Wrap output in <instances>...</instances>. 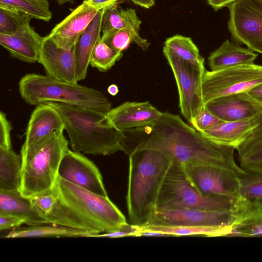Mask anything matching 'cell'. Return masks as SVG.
<instances>
[{
  "instance_id": "obj_13",
  "label": "cell",
  "mask_w": 262,
  "mask_h": 262,
  "mask_svg": "<svg viewBox=\"0 0 262 262\" xmlns=\"http://www.w3.org/2000/svg\"><path fill=\"white\" fill-rule=\"evenodd\" d=\"M64 130L63 120L57 111L48 103L39 104L32 112L21 146L22 158L32 154L54 133Z\"/></svg>"
},
{
  "instance_id": "obj_24",
  "label": "cell",
  "mask_w": 262,
  "mask_h": 262,
  "mask_svg": "<svg viewBox=\"0 0 262 262\" xmlns=\"http://www.w3.org/2000/svg\"><path fill=\"white\" fill-rule=\"evenodd\" d=\"M257 117L256 126L236 149L243 170L262 174V112Z\"/></svg>"
},
{
  "instance_id": "obj_1",
  "label": "cell",
  "mask_w": 262,
  "mask_h": 262,
  "mask_svg": "<svg viewBox=\"0 0 262 262\" xmlns=\"http://www.w3.org/2000/svg\"><path fill=\"white\" fill-rule=\"evenodd\" d=\"M119 143L121 150L128 156L138 150L151 149L184 166L216 167L238 177L247 172L236 163L234 147L211 141L179 116L168 112L163 113L154 123L120 130Z\"/></svg>"
},
{
  "instance_id": "obj_12",
  "label": "cell",
  "mask_w": 262,
  "mask_h": 262,
  "mask_svg": "<svg viewBox=\"0 0 262 262\" xmlns=\"http://www.w3.org/2000/svg\"><path fill=\"white\" fill-rule=\"evenodd\" d=\"M58 175L85 190L108 196L99 170L82 153L68 149L60 161Z\"/></svg>"
},
{
  "instance_id": "obj_35",
  "label": "cell",
  "mask_w": 262,
  "mask_h": 262,
  "mask_svg": "<svg viewBox=\"0 0 262 262\" xmlns=\"http://www.w3.org/2000/svg\"><path fill=\"white\" fill-rule=\"evenodd\" d=\"M239 180L238 200L251 203L262 200V174L246 172L239 177Z\"/></svg>"
},
{
  "instance_id": "obj_32",
  "label": "cell",
  "mask_w": 262,
  "mask_h": 262,
  "mask_svg": "<svg viewBox=\"0 0 262 262\" xmlns=\"http://www.w3.org/2000/svg\"><path fill=\"white\" fill-rule=\"evenodd\" d=\"M164 46L181 59L196 64H204V59L190 37L176 35L167 38Z\"/></svg>"
},
{
  "instance_id": "obj_42",
  "label": "cell",
  "mask_w": 262,
  "mask_h": 262,
  "mask_svg": "<svg viewBox=\"0 0 262 262\" xmlns=\"http://www.w3.org/2000/svg\"><path fill=\"white\" fill-rule=\"evenodd\" d=\"M237 0H207V3L215 11L228 7L231 4Z\"/></svg>"
},
{
  "instance_id": "obj_23",
  "label": "cell",
  "mask_w": 262,
  "mask_h": 262,
  "mask_svg": "<svg viewBox=\"0 0 262 262\" xmlns=\"http://www.w3.org/2000/svg\"><path fill=\"white\" fill-rule=\"evenodd\" d=\"M235 216L228 236H262V209L241 200L236 201Z\"/></svg>"
},
{
  "instance_id": "obj_34",
  "label": "cell",
  "mask_w": 262,
  "mask_h": 262,
  "mask_svg": "<svg viewBox=\"0 0 262 262\" xmlns=\"http://www.w3.org/2000/svg\"><path fill=\"white\" fill-rule=\"evenodd\" d=\"M123 56V52L116 51L101 38L92 53L90 65L102 72L111 69Z\"/></svg>"
},
{
  "instance_id": "obj_38",
  "label": "cell",
  "mask_w": 262,
  "mask_h": 262,
  "mask_svg": "<svg viewBox=\"0 0 262 262\" xmlns=\"http://www.w3.org/2000/svg\"><path fill=\"white\" fill-rule=\"evenodd\" d=\"M140 227L127 223L118 229L110 232L91 235L90 237L116 238L126 236H138Z\"/></svg>"
},
{
  "instance_id": "obj_41",
  "label": "cell",
  "mask_w": 262,
  "mask_h": 262,
  "mask_svg": "<svg viewBox=\"0 0 262 262\" xmlns=\"http://www.w3.org/2000/svg\"><path fill=\"white\" fill-rule=\"evenodd\" d=\"M123 0H83V3L93 7L103 9Z\"/></svg>"
},
{
  "instance_id": "obj_40",
  "label": "cell",
  "mask_w": 262,
  "mask_h": 262,
  "mask_svg": "<svg viewBox=\"0 0 262 262\" xmlns=\"http://www.w3.org/2000/svg\"><path fill=\"white\" fill-rule=\"evenodd\" d=\"M23 224L24 222L18 218L7 214L0 213L1 231L17 228Z\"/></svg>"
},
{
  "instance_id": "obj_45",
  "label": "cell",
  "mask_w": 262,
  "mask_h": 262,
  "mask_svg": "<svg viewBox=\"0 0 262 262\" xmlns=\"http://www.w3.org/2000/svg\"><path fill=\"white\" fill-rule=\"evenodd\" d=\"M108 93L112 96H116L119 92V89L117 85L115 84H112L107 88Z\"/></svg>"
},
{
  "instance_id": "obj_30",
  "label": "cell",
  "mask_w": 262,
  "mask_h": 262,
  "mask_svg": "<svg viewBox=\"0 0 262 262\" xmlns=\"http://www.w3.org/2000/svg\"><path fill=\"white\" fill-rule=\"evenodd\" d=\"M0 7L18 10L32 18L47 22L52 16L48 0H0Z\"/></svg>"
},
{
  "instance_id": "obj_19",
  "label": "cell",
  "mask_w": 262,
  "mask_h": 262,
  "mask_svg": "<svg viewBox=\"0 0 262 262\" xmlns=\"http://www.w3.org/2000/svg\"><path fill=\"white\" fill-rule=\"evenodd\" d=\"M43 38L30 27L13 34H0V44L13 58L34 63L38 62Z\"/></svg>"
},
{
  "instance_id": "obj_16",
  "label": "cell",
  "mask_w": 262,
  "mask_h": 262,
  "mask_svg": "<svg viewBox=\"0 0 262 262\" xmlns=\"http://www.w3.org/2000/svg\"><path fill=\"white\" fill-rule=\"evenodd\" d=\"M204 106L224 122L254 118L262 112V105L247 92L217 97L208 101Z\"/></svg>"
},
{
  "instance_id": "obj_10",
  "label": "cell",
  "mask_w": 262,
  "mask_h": 262,
  "mask_svg": "<svg viewBox=\"0 0 262 262\" xmlns=\"http://www.w3.org/2000/svg\"><path fill=\"white\" fill-rule=\"evenodd\" d=\"M228 7L232 38L262 54V0H237Z\"/></svg>"
},
{
  "instance_id": "obj_9",
  "label": "cell",
  "mask_w": 262,
  "mask_h": 262,
  "mask_svg": "<svg viewBox=\"0 0 262 262\" xmlns=\"http://www.w3.org/2000/svg\"><path fill=\"white\" fill-rule=\"evenodd\" d=\"M262 83V66L239 65L217 70H205L202 81L204 104L217 97L248 92Z\"/></svg>"
},
{
  "instance_id": "obj_4",
  "label": "cell",
  "mask_w": 262,
  "mask_h": 262,
  "mask_svg": "<svg viewBox=\"0 0 262 262\" xmlns=\"http://www.w3.org/2000/svg\"><path fill=\"white\" fill-rule=\"evenodd\" d=\"M48 103L61 116L73 150L94 156L121 150L120 130L110 124L105 113L89 107Z\"/></svg>"
},
{
  "instance_id": "obj_44",
  "label": "cell",
  "mask_w": 262,
  "mask_h": 262,
  "mask_svg": "<svg viewBox=\"0 0 262 262\" xmlns=\"http://www.w3.org/2000/svg\"><path fill=\"white\" fill-rule=\"evenodd\" d=\"M136 5L144 8L149 9L152 7L155 3V0H130Z\"/></svg>"
},
{
  "instance_id": "obj_47",
  "label": "cell",
  "mask_w": 262,
  "mask_h": 262,
  "mask_svg": "<svg viewBox=\"0 0 262 262\" xmlns=\"http://www.w3.org/2000/svg\"><path fill=\"white\" fill-rule=\"evenodd\" d=\"M250 203H251V202H250ZM252 203L255 204L256 205L258 206L260 209H262V200L260 201L256 202H253Z\"/></svg>"
},
{
  "instance_id": "obj_21",
  "label": "cell",
  "mask_w": 262,
  "mask_h": 262,
  "mask_svg": "<svg viewBox=\"0 0 262 262\" xmlns=\"http://www.w3.org/2000/svg\"><path fill=\"white\" fill-rule=\"evenodd\" d=\"M258 116L242 120L223 122L211 129L199 133L214 143L236 149L256 126Z\"/></svg>"
},
{
  "instance_id": "obj_20",
  "label": "cell",
  "mask_w": 262,
  "mask_h": 262,
  "mask_svg": "<svg viewBox=\"0 0 262 262\" xmlns=\"http://www.w3.org/2000/svg\"><path fill=\"white\" fill-rule=\"evenodd\" d=\"M0 213L15 216L29 226L49 224L46 216L32 204L30 198L23 196L20 191L0 189Z\"/></svg>"
},
{
  "instance_id": "obj_36",
  "label": "cell",
  "mask_w": 262,
  "mask_h": 262,
  "mask_svg": "<svg viewBox=\"0 0 262 262\" xmlns=\"http://www.w3.org/2000/svg\"><path fill=\"white\" fill-rule=\"evenodd\" d=\"M223 122L224 121L214 116L204 106L190 124L195 130L200 132L211 129Z\"/></svg>"
},
{
  "instance_id": "obj_29",
  "label": "cell",
  "mask_w": 262,
  "mask_h": 262,
  "mask_svg": "<svg viewBox=\"0 0 262 262\" xmlns=\"http://www.w3.org/2000/svg\"><path fill=\"white\" fill-rule=\"evenodd\" d=\"M30 226L13 230L5 236V238L38 237H89L91 233L58 225Z\"/></svg>"
},
{
  "instance_id": "obj_2",
  "label": "cell",
  "mask_w": 262,
  "mask_h": 262,
  "mask_svg": "<svg viewBox=\"0 0 262 262\" xmlns=\"http://www.w3.org/2000/svg\"><path fill=\"white\" fill-rule=\"evenodd\" d=\"M53 191L57 202L46 215L50 224L93 235L113 231L127 223L124 215L108 196L95 194L59 176Z\"/></svg>"
},
{
  "instance_id": "obj_22",
  "label": "cell",
  "mask_w": 262,
  "mask_h": 262,
  "mask_svg": "<svg viewBox=\"0 0 262 262\" xmlns=\"http://www.w3.org/2000/svg\"><path fill=\"white\" fill-rule=\"evenodd\" d=\"M106 7L99 11L75 45L76 76L78 82L84 80L86 76L92 53L95 45L101 38L102 19Z\"/></svg>"
},
{
  "instance_id": "obj_43",
  "label": "cell",
  "mask_w": 262,
  "mask_h": 262,
  "mask_svg": "<svg viewBox=\"0 0 262 262\" xmlns=\"http://www.w3.org/2000/svg\"><path fill=\"white\" fill-rule=\"evenodd\" d=\"M247 93L254 100L262 105V83L253 88Z\"/></svg>"
},
{
  "instance_id": "obj_27",
  "label": "cell",
  "mask_w": 262,
  "mask_h": 262,
  "mask_svg": "<svg viewBox=\"0 0 262 262\" xmlns=\"http://www.w3.org/2000/svg\"><path fill=\"white\" fill-rule=\"evenodd\" d=\"M117 3L107 7L103 15L101 32L102 35L116 30L129 28L139 32L142 21L133 8L124 9Z\"/></svg>"
},
{
  "instance_id": "obj_25",
  "label": "cell",
  "mask_w": 262,
  "mask_h": 262,
  "mask_svg": "<svg viewBox=\"0 0 262 262\" xmlns=\"http://www.w3.org/2000/svg\"><path fill=\"white\" fill-rule=\"evenodd\" d=\"M258 56L249 49L241 47L227 40L208 58L211 71H217L231 67L253 64Z\"/></svg>"
},
{
  "instance_id": "obj_46",
  "label": "cell",
  "mask_w": 262,
  "mask_h": 262,
  "mask_svg": "<svg viewBox=\"0 0 262 262\" xmlns=\"http://www.w3.org/2000/svg\"><path fill=\"white\" fill-rule=\"evenodd\" d=\"M59 5H63L67 3L73 4L75 0H56Z\"/></svg>"
},
{
  "instance_id": "obj_18",
  "label": "cell",
  "mask_w": 262,
  "mask_h": 262,
  "mask_svg": "<svg viewBox=\"0 0 262 262\" xmlns=\"http://www.w3.org/2000/svg\"><path fill=\"white\" fill-rule=\"evenodd\" d=\"M162 114L149 101H126L111 108L106 116L110 124L123 130L154 123Z\"/></svg>"
},
{
  "instance_id": "obj_26",
  "label": "cell",
  "mask_w": 262,
  "mask_h": 262,
  "mask_svg": "<svg viewBox=\"0 0 262 262\" xmlns=\"http://www.w3.org/2000/svg\"><path fill=\"white\" fill-rule=\"evenodd\" d=\"M22 177V157L12 147H0V189L20 191Z\"/></svg>"
},
{
  "instance_id": "obj_6",
  "label": "cell",
  "mask_w": 262,
  "mask_h": 262,
  "mask_svg": "<svg viewBox=\"0 0 262 262\" xmlns=\"http://www.w3.org/2000/svg\"><path fill=\"white\" fill-rule=\"evenodd\" d=\"M236 201L202 193L190 179L185 166L172 162L160 190L157 210L201 209L234 211Z\"/></svg>"
},
{
  "instance_id": "obj_33",
  "label": "cell",
  "mask_w": 262,
  "mask_h": 262,
  "mask_svg": "<svg viewBox=\"0 0 262 262\" xmlns=\"http://www.w3.org/2000/svg\"><path fill=\"white\" fill-rule=\"evenodd\" d=\"M32 18L21 11L0 7V34L11 35L30 28Z\"/></svg>"
},
{
  "instance_id": "obj_37",
  "label": "cell",
  "mask_w": 262,
  "mask_h": 262,
  "mask_svg": "<svg viewBox=\"0 0 262 262\" xmlns=\"http://www.w3.org/2000/svg\"><path fill=\"white\" fill-rule=\"evenodd\" d=\"M30 198L32 204L45 216L52 211L57 202L53 189Z\"/></svg>"
},
{
  "instance_id": "obj_28",
  "label": "cell",
  "mask_w": 262,
  "mask_h": 262,
  "mask_svg": "<svg viewBox=\"0 0 262 262\" xmlns=\"http://www.w3.org/2000/svg\"><path fill=\"white\" fill-rule=\"evenodd\" d=\"M141 228L164 233L168 236L203 235L207 237L228 236L231 225H165L148 224Z\"/></svg>"
},
{
  "instance_id": "obj_8",
  "label": "cell",
  "mask_w": 262,
  "mask_h": 262,
  "mask_svg": "<svg viewBox=\"0 0 262 262\" xmlns=\"http://www.w3.org/2000/svg\"><path fill=\"white\" fill-rule=\"evenodd\" d=\"M163 53L176 81L181 114L190 124L204 106L202 94L204 64H196L181 59L164 46Z\"/></svg>"
},
{
  "instance_id": "obj_11",
  "label": "cell",
  "mask_w": 262,
  "mask_h": 262,
  "mask_svg": "<svg viewBox=\"0 0 262 262\" xmlns=\"http://www.w3.org/2000/svg\"><path fill=\"white\" fill-rule=\"evenodd\" d=\"M196 188L203 194L237 201L239 199V177L227 170L208 166H185Z\"/></svg>"
},
{
  "instance_id": "obj_5",
  "label": "cell",
  "mask_w": 262,
  "mask_h": 262,
  "mask_svg": "<svg viewBox=\"0 0 262 262\" xmlns=\"http://www.w3.org/2000/svg\"><path fill=\"white\" fill-rule=\"evenodd\" d=\"M21 97L28 104L37 105L56 102L97 110L106 114L112 102L101 91L37 73L23 76L18 83Z\"/></svg>"
},
{
  "instance_id": "obj_15",
  "label": "cell",
  "mask_w": 262,
  "mask_h": 262,
  "mask_svg": "<svg viewBox=\"0 0 262 262\" xmlns=\"http://www.w3.org/2000/svg\"><path fill=\"white\" fill-rule=\"evenodd\" d=\"M234 211H216L201 209L157 210L149 224L165 225H230L234 220Z\"/></svg>"
},
{
  "instance_id": "obj_31",
  "label": "cell",
  "mask_w": 262,
  "mask_h": 262,
  "mask_svg": "<svg viewBox=\"0 0 262 262\" xmlns=\"http://www.w3.org/2000/svg\"><path fill=\"white\" fill-rule=\"evenodd\" d=\"M101 39L113 49L123 52L131 42L138 45L143 50L148 49L150 43L140 36L139 32L135 30L125 28L116 30L102 35Z\"/></svg>"
},
{
  "instance_id": "obj_17",
  "label": "cell",
  "mask_w": 262,
  "mask_h": 262,
  "mask_svg": "<svg viewBox=\"0 0 262 262\" xmlns=\"http://www.w3.org/2000/svg\"><path fill=\"white\" fill-rule=\"evenodd\" d=\"M101 9L82 3L57 24L48 35L59 47L70 49L75 46L83 32Z\"/></svg>"
},
{
  "instance_id": "obj_7",
  "label": "cell",
  "mask_w": 262,
  "mask_h": 262,
  "mask_svg": "<svg viewBox=\"0 0 262 262\" xmlns=\"http://www.w3.org/2000/svg\"><path fill=\"white\" fill-rule=\"evenodd\" d=\"M64 130L57 131L32 154L22 158L21 194L31 198L53 189L62 158L69 149Z\"/></svg>"
},
{
  "instance_id": "obj_3",
  "label": "cell",
  "mask_w": 262,
  "mask_h": 262,
  "mask_svg": "<svg viewBox=\"0 0 262 262\" xmlns=\"http://www.w3.org/2000/svg\"><path fill=\"white\" fill-rule=\"evenodd\" d=\"M129 157L126 204L130 224H149L157 211V203L165 174L172 161L151 149L135 151Z\"/></svg>"
},
{
  "instance_id": "obj_14",
  "label": "cell",
  "mask_w": 262,
  "mask_h": 262,
  "mask_svg": "<svg viewBox=\"0 0 262 262\" xmlns=\"http://www.w3.org/2000/svg\"><path fill=\"white\" fill-rule=\"evenodd\" d=\"M75 50V46L70 49L59 47L48 35L43 38L38 62L43 67L46 75L68 82L78 83Z\"/></svg>"
},
{
  "instance_id": "obj_39",
  "label": "cell",
  "mask_w": 262,
  "mask_h": 262,
  "mask_svg": "<svg viewBox=\"0 0 262 262\" xmlns=\"http://www.w3.org/2000/svg\"><path fill=\"white\" fill-rule=\"evenodd\" d=\"M12 129L11 122L7 119L6 115L0 112V147H12L11 131Z\"/></svg>"
}]
</instances>
